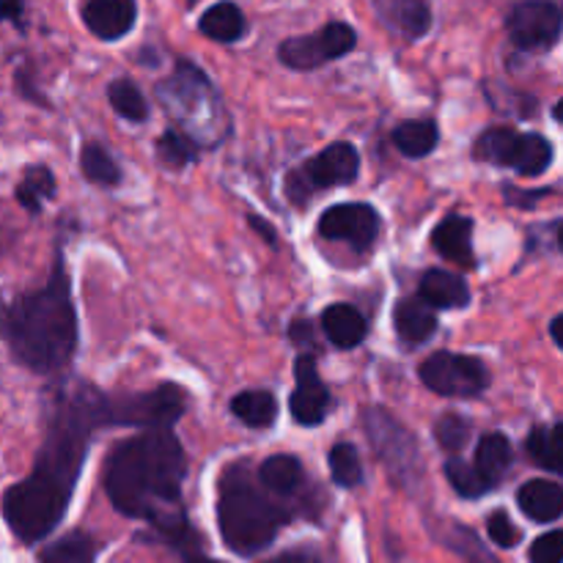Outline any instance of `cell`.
Listing matches in <instances>:
<instances>
[{
    "label": "cell",
    "instance_id": "19",
    "mask_svg": "<svg viewBox=\"0 0 563 563\" xmlns=\"http://www.w3.org/2000/svg\"><path fill=\"white\" fill-rule=\"evenodd\" d=\"M322 330L330 339V344H335L339 350H355V346H361L366 341L368 322L355 306L335 302V306L324 308Z\"/></svg>",
    "mask_w": 563,
    "mask_h": 563
},
{
    "label": "cell",
    "instance_id": "36",
    "mask_svg": "<svg viewBox=\"0 0 563 563\" xmlns=\"http://www.w3.org/2000/svg\"><path fill=\"white\" fill-rule=\"evenodd\" d=\"M487 533H489V539H493V542L498 544V548H504V550L517 548V544H520V539H522L520 528L511 522V517L506 515L504 509H498V511H493V515H489Z\"/></svg>",
    "mask_w": 563,
    "mask_h": 563
},
{
    "label": "cell",
    "instance_id": "17",
    "mask_svg": "<svg viewBox=\"0 0 563 563\" xmlns=\"http://www.w3.org/2000/svg\"><path fill=\"white\" fill-rule=\"evenodd\" d=\"M432 245L449 262L473 267V220L465 214H449L432 231Z\"/></svg>",
    "mask_w": 563,
    "mask_h": 563
},
{
    "label": "cell",
    "instance_id": "32",
    "mask_svg": "<svg viewBox=\"0 0 563 563\" xmlns=\"http://www.w3.org/2000/svg\"><path fill=\"white\" fill-rule=\"evenodd\" d=\"M157 157L165 168H187L190 163H196L198 157V148L192 143L190 135L179 130H165L157 141Z\"/></svg>",
    "mask_w": 563,
    "mask_h": 563
},
{
    "label": "cell",
    "instance_id": "35",
    "mask_svg": "<svg viewBox=\"0 0 563 563\" xmlns=\"http://www.w3.org/2000/svg\"><path fill=\"white\" fill-rule=\"evenodd\" d=\"M471 432H473L471 421L462 416H456V412H449V416H443L438 423H434V438H438V443L443 445L449 454L462 451V445L467 443Z\"/></svg>",
    "mask_w": 563,
    "mask_h": 563
},
{
    "label": "cell",
    "instance_id": "31",
    "mask_svg": "<svg viewBox=\"0 0 563 563\" xmlns=\"http://www.w3.org/2000/svg\"><path fill=\"white\" fill-rule=\"evenodd\" d=\"M80 168L86 179L97 181L102 187H115L121 181V168L113 159V154L99 143H86L80 152Z\"/></svg>",
    "mask_w": 563,
    "mask_h": 563
},
{
    "label": "cell",
    "instance_id": "15",
    "mask_svg": "<svg viewBox=\"0 0 563 563\" xmlns=\"http://www.w3.org/2000/svg\"><path fill=\"white\" fill-rule=\"evenodd\" d=\"M379 20L399 36L423 38L432 27V3L429 0H374Z\"/></svg>",
    "mask_w": 563,
    "mask_h": 563
},
{
    "label": "cell",
    "instance_id": "41",
    "mask_svg": "<svg viewBox=\"0 0 563 563\" xmlns=\"http://www.w3.org/2000/svg\"><path fill=\"white\" fill-rule=\"evenodd\" d=\"M563 317H555L553 322H550V335H553V344L559 346V350H563Z\"/></svg>",
    "mask_w": 563,
    "mask_h": 563
},
{
    "label": "cell",
    "instance_id": "3",
    "mask_svg": "<svg viewBox=\"0 0 563 563\" xmlns=\"http://www.w3.org/2000/svg\"><path fill=\"white\" fill-rule=\"evenodd\" d=\"M0 335L9 341L11 357L27 372L60 374L77 352V311L64 253L58 251L47 284L27 291L5 308Z\"/></svg>",
    "mask_w": 563,
    "mask_h": 563
},
{
    "label": "cell",
    "instance_id": "13",
    "mask_svg": "<svg viewBox=\"0 0 563 563\" xmlns=\"http://www.w3.org/2000/svg\"><path fill=\"white\" fill-rule=\"evenodd\" d=\"M330 390L317 372L313 355H300L295 361V390H291L289 410L300 427H319L328 418Z\"/></svg>",
    "mask_w": 563,
    "mask_h": 563
},
{
    "label": "cell",
    "instance_id": "22",
    "mask_svg": "<svg viewBox=\"0 0 563 563\" xmlns=\"http://www.w3.org/2000/svg\"><path fill=\"white\" fill-rule=\"evenodd\" d=\"M198 31H201L207 38H212V42L231 44V42H240V38L245 36L247 22L240 5L231 3V0H220V3H214L212 9L203 11L201 20H198Z\"/></svg>",
    "mask_w": 563,
    "mask_h": 563
},
{
    "label": "cell",
    "instance_id": "7",
    "mask_svg": "<svg viewBox=\"0 0 563 563\" xmlns=\"http://www.w3.org/2000/svg\"><path fill=\"white\" fill-rule=\"evenodd\" d=\"M187 410V396L179 385H159L146 394L108 396L110 427L170 429Z\"/></svg>",
    "mask_w": 563,
    "mask_h": 563
},
{
    "label": "cell",
    "instance_id": "29",
    "mask_svg": "<svg viewBox=\"0 0 563 563\" xmlns=\"http://www.w3.org/2000/svg\"><path fill=\"white\" fill-rule=\"evenodd\" d=\"M561 440H563V427L553 423V427H537L528 438V454L537 462L539 467H544L548 473H559L561 467Z\"/></svg>",
    "mask_w": 563,
    "mask_h": 563
},
{
    "label": "cell",
    "instance_id": "8",
    "mask_svg": "<svg viewBox=\"0 0 563 563\" xmlns=\"http://www.w3.org/2000/svg\"><path fill=\"white\" fill-rule=\"evenodd\" d=\"M363 427H366L368 440L394 476V482L410 487L421 478V449H418V440L412 438L410 429L401 427L390 412L379 410V407L366 412Z\"/></svg>",
    "mask_w": 563,
    "mask_h": 563
},
{
    "label": "cell",
    "instance_id": "5",
    "mask_svg": "<svg viewBox=\"0 0 563 563\" xmlns=\"http://www.w3.org/2000/svg\"><path fill=\"white\" fill-rule=\"evenodd\" d=\"M473 157L482 163L504 165L520 176H542L553 165L555 148L539 132H515L509 126H493L473 143Z\"/></svg>",
    "mask_w": 563,
    "mask_h": 563
},
{
    "label": "cell",
    "instance_id": "20",
    "mask_svg": "<svg viewBox=\"0 0 563 563\" xmlns=\"http://www.w3.org/2000/svg\"><path fill=\"white\" fill-rule=\"evenodd\" d=\"M394 322L396 333H399V339L407 346L427 344L438 333V313L421 297H405V300H399V306L394 311Z\"/></svg>",
    "mask_w": 563,
    "mask_h": 563
},
{
    "label": "cell",
    "instance_id": "37",
    "mask_svg": "<svg viewBox=\"0 0 563 563\" xmlns=\"http://www.w3.org/2000/svg\"><path fill=\"white\" fill-rule=\"evenodd\" d=\"M531 563H561L563 561V544H561V531H550L544 537H539L531 544V553H528Z\"/></svg>",
    "mask_w": 563,
    "mask_h": 563
},
{
    "label": "cell",
    "instance_id": "18",
    "mask_svg": "<svg viewBox=\"0 0 563 563\" xmlns=\"http://www.w3.org/2000/svg\"><path fill=\"white\" fill-rule=\"evenodd\" d=\"M517 506L533 522H555L563 515V489L559 482L533 478L517 489Z\"/></svg>",
    "mask_w": 563,
    "mask_h": 563
},
{
    "label": "cell",
    "instance_id": "26",
    "mask_svg": "<svg viewBox=\"0 0 563 563\" xmlns=\"http://www.w3.org/2000/svg\"><path fill=\"white\" fill-rule=\"evenodd\" d=\"M97 553V539L86 531H69L38 553V563H93Z\"/></svg>",
    "mask_w": 563,
    "mask_h": 563
},
{
    "label": "cell",
    "instance_id": "23",
    "mask_svg": "<svg viewBox=\"0 0 563 563\" xmlns=\"http://www.w3.org/2000/svg\"><path fill=\"white\" fill-rule=\"evenodd\" d=\"M302 478H306L302 462L291 454H275L258 465V484L273 495H284V498L300 489Z\"/></svg>",
    "mask_w": 563,
    "mask_h": 563
},
{
    "label": "cell",
    "instance_id": "43",
    "mask_svg": "<svg viewBox=\"0 0 563 563\" xmlns=\"http://www.w3.org/2000/svg\"><path fill=\"white\" fill-rule=\"evenodd\" d=\"M3 317H5V306L3 300H0V328H3Z\"/></svg>",
    "mask_w": 563,
    "mask_h": 563
},
{
    "label": "cell",
    "instance_id": "30",
    "mask_svg": "<svg viewBox=\"0 0 563 563\" xmlns=\"http://www.w3.org/2000/svg\"><path fill=\"white\" fill-rule=\"evenodd\" d=\"M108 99L113 104L115 113L121 115L124 121H132V124H143L148 119V102L143 97L141 88L135 86L126 77H119L108 86Z\"/></svg>",
    "mask_w": 563,
    "mask_h": 563
},
{
    "label": "cell",
    "instance_id": "1",
    "mask_svg": "<svg viewBox=\"0 0 563 563\" xmlns=\"http://www.w3.org/2000/svg\"><path fill=\"white\" fill-rule=\"evenodd\" d=\"M110 427L108 396L91 385L71 383L55 394L47 438L31 476L11 484L3 495V520L22 544H36L58 528L75 498L93 429Z\"/></svg>",
    "mask_w": 563,
    "mask_h": 563
},
{
    "label": "cell",
    "instance_id": "21",
    "mask_svg": "<svg viewBox=\"0 0 563 563\" xmlns=\"http://www.w3.org/2000/svg\"><path fill=\"white\" fill-rule=\"evenodd\" d=\"M511 462H515V449H511L509 438H506L504 432H489L478 440L473 467H476L478 476L487 482L489 489H495L500 482H504Z\"/></svg>",
    "mask_w": 563,
    "mask_h": 563
},
{
    "label": "cell",
    "instance_id": "27",
    "mask_svg": "<svg viewBox=\"0 0 563 563\" xmlns=\"http://www.w3.org/2000/svg\"><path fill=\"white\" fill-rule=\"evenodd\" d=\"M231 412L251 429H267L278 416V401L269 390H245L231 399Z\"/></svg>",
    "mask_w": 563,
    "mask_h": 563
},
{
    "label": "cell",
    "instance_id": "14",
    "mask_svg": "<svg viewBox=\"0 0 563 563\" xmlns=\"http://www.w3.org/2000/svg\"><path fill=\"white\" fill-rule=\"evenodd\" d=\"M80 16L93 36L102 42H115L135 27L137 3L135 0H86Z\"/></svg>",
    "mask_w": 563,
    "mask_h": 563
},
{
    "label": "cell",
    "instance_id": "11",
    "mask_svg": "<svg viewBox=\"0 0 563 563\" xmlns=\"http://www.w3.org/2000/svg\"><path fill=\"white\" fill-rule=\"evenodd\" d=\"M561 9L553 0H522L511 9L509 20H506L515 47L528 49V53L555 47L561 38Z\"/></svg>",
    "mask_w": 563,
    "mask_h": 563
},
{
    "label": "cell",
    "instance_id": "24",
    "mask_svg": "<svg viewBox=\"0 0 563 563\" xmlns=\"http://www.w3.org/2000/svg\"><path fill=\"white\" fill-rule=\"evenodd\" d=\"M394 143L405 157L421 159V157H429V154L438 148L440 130L438 124L429 119L401 121V124L394 130Z\"/></svg>",
    "mask_w": 563,
    "mask_h": 563
},
{
    "label": "cell",
    "instance_id": "9",
    "mask_svg": "<svg viewBox=\"0 0 563 563\" xmlns=\"http://www.w3.org/2000/svg\"><path fill=\"white\" fill-rule=\"evenodd\" d=\"M421 383L438 396H454V399H473L482 396L489 385V372L484 361L471 355H454V352H434L418 368Z\"/></svg>",
    "mask_w": 563,
    "mask_h": 563
},
{
    "label": "cell",
    "instance_id": "6",
    "mask_svg": "<svg viewBox=\"0 0 563 563\" xmlns=\"http://www.w3.org/2000/svg\"><path fill=\"white\" fill-rule=\"evenodd\" d=\"M357 170H361L357 148L344 141L330 143L317 157H311L306 165H300V168L286 176V196H289L291 203H308V198L317 190L355 181Z\"/></svg>",
    "mask_w": 563,
    "mask_h": 563
},
{
    "label": "cell",
    "instance_id": "12",
    "mask_svg": "<svg viewBox=\"0 0 563 563\" xmlns=\"http://www.w3.org/2000/svg\"><path fill=\"white\" fill-rule=\"evenodd\" d=\"M377 209L368 203H335L319 218V236L330 242H346L355 251H368L379 234Z\"/></svg>",
    "mask_w": 563,
    "mask_h": 563
},
{
    "label": "cell",
    "instance_id": "40",
    "mask_svg": "<svg viewBox=\"0 0 563 563\" xmlns=\"http://www.w3.org/2000/svg\"><path fill=\"white\" fill-rule=\"evenodd\" d=\"M0 20L20 22L22 20V0H0Z\"/></svg>",
    "mask_w": 563,
    "mask_h": 563
},
{
    "label": "cell",
    "instance_id": "34",
    "mask_svg": "<svg viewBox=\"0 0 563 563\" xmlns=\"http://www.w3.org/2000/svg\"><path fill=\"white\" fill-rule=\"evenodd\" d=\"M445 478H449V484L462 495V498H482V495L493 493V489L487 487V482L478 476L473 462L460 460V456H451V460L445 462Z\"/></svg>",
    "mask_w": 563,
    "mask_h": 563
},
{
    "label": "cell",
    "instance_id": "28",
    "mask_svg": "<svg viewBox=\"0 0 563 563\" xmlns=\"http://www.w3.org/2000/svg\"><path fill=\"white\" fill-rule=\"evenodd\" d=\"M16 201H20L22 209H27L31 214L42 212L44 203L55 196V176L47 165H31L22 174L20 185L14 190Z\"/></svg>",
    "mask_w": 563,
    "mask_h": 563
},
{
    "label": "cell",
    "instance_id": "2",
    "mask_svg": "<svg viewBox=\"0 0 563 563\" xmlns=\"http://www.w3.org/2000/svg\"><path fill=\"white\" fill-rule=\"evenodd\" d=\"M187 456L170 429H143L110 451L104 462V493L115 511L143 520L185 563H214L181 506Z\"/></svg>",
    "mask_w": 563,
    "mask_h": 563
},
{
    "label": "cell",
    "instance_id": "39",
    "mask_svg": "<svg viewBox=\"0 0 563 563\" xmlns=\"http://www.w3.org/2000/svg\"><path fill=\"white\" fill-rule=\"evenodd\" d=\"M247 223H251L253 229H256L258 234H262L264 242H269V245H275V236H278V234H275V229L267 223V220L258 218V214H247Z\"/></svg>",
    "mask_w": 563,
    "mask_h": 563
},
{
    "label": "cell",
    "instance_id": "38",
    "mask_svg": "<svg viewBox=\"0 0 563 563\" xmlns=\"http://www.w3.org/2000/svg\"><path fill=\"white\" fill-rule=\"evenodd\" d=\"M267 563H322V561H319L313 553H308V550H289V553L278 555V559Z\"/></svg>",
    "mask_w": 563,
    "mask_h": 563
},
{
    "label": "cell",
    "instance_id": "10",
    "mask_svg": "<svg viewBox=\"0 0 563 563\" xmlns=\"http://www.w3.org/2000/svg\"><path fill=\"white\" fill-rule=\"evenodd\" d=\"M357 44L355 27L346 22H330L308 36H291L278 47L280 64L297 71H311L324 66L328 60L344 58Z\"/></svg>",
    "mask_w": 563,
    "mask_h": 563
},
{
    "label": "cell",
    "instance_id": "33",
    "mask_svg": "<svg viewBox=\"0 0 563 563\" xmlns=\"http://www.w3.org/2000/svg\"><path fill=\"white\" fill-rule=\"evenodd\" d=\"M328 462H330V476H333V482L339 484V487L352 489L363 482L361 456H357V449L352 443L333 445Z\"/></svg>",
    "mask_w": 563,
    "mask_h": 563
},
{
    "label": "cell",
    "instance_id": "42",
    "mask_svg": "<svg viewBox=\"0 0 563 563\" xmlns=\"http://www.w3.org/2000/svg\"><path fill=\"white\" fill-rule=\"evenodd\" d=\"M561 104H563V102H555V108H553V119H555V121H561Z\"/></svg>",
    "mask_w": 563,
    "mask_h": 563
},
{
    "label": "cell",
    "instance_id": "25",
    "mask_svg": "<svg viewBox=\"0 0 563 563\" xmlns=\"http://www.w3.org/2000/svg\"><path fill=\"white\" fill-rule=\"evenodd\" d=\"M434 537H438L451 553L460 555L465 563H500L493 553H489L487 544H484L471 528L462 526V522H445L443 528L434 531Z\"/></svg>",
    "mask_w": 563,
    "mask_h": 563
},
{
    "label": "cell",
    "instance_id": "4",
    "mask_svg": "<svg viewBox=\"0 0 563 563\" xmlns=\"http://www.w3.org/2000/svg\"><path fill=\"white\" fill-rule=\"evenodd\" d=\"M289 520L291 511L256 487L245 462L225 467L218 484V526L231 553L242 559L262 553Z\"/></svg>",
    "mask_w": 563,
    "mask_h": 563
},
{
    "label": "cell",
    "instance_id": "16",
    "mask_svg": "<svg viewBox=\"0 0 563 563\" xmlns=\"http://www.w3.org/2000/svg\"><path fill=\"white\" fill-rule=\"evenodd\" d=\"M418 297L434 311H454V308H467L471 302V286L454 273L445 269H429L418 286Z\"/></svg>",
    "mask_w": 563,
    "mask_h": 563
}]
</instances>
